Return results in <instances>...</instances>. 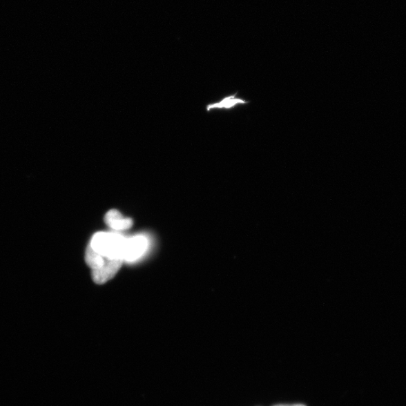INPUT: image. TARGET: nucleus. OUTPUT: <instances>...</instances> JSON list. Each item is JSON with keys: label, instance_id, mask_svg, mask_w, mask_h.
<instances>
[{"label": "nucleus", "instance_id": "nucleus-6", "mask_svg": "<svg viewBox=\"0 0 406 406\" xmlns=\"http://www.w3.org/2000/svg\"><path fill=\"white\" fill-rule=\"evenodd\" d=\"M248 104L247 101H245L242 99L236 98L235 95L227 97L224 99L221 103L209 105L208 107V110L214 108H231L237 104Z\"/></svg>", "mask_w": 406, "mask_h": 406}, {"label": "nucleus", "instance_id": "nucleus-1", "mask_svg": "<svg viewBox=\"0 0 406 406\" xmlns=\"http://www.w3.org/2000/svg\"><path fill=\"white\" fill-rule=\"evenodd\" d=\"M126 239L115 233H96L90 242L93 249L107 259H122Z\"/></svg>", "mask_w": 406, "mask_h": 406}, {"label": "nucleus", "instance_id": "nucleus-5", "mask_svg": "<svg viewBox=\"0 0 406 406\" xmlns=\"http://www.w3.org/2000/svg\"><path fill=\"white\" fill-rule=\"evenodd\" d=\"M106 258L92 249L90 244L86 250V260L89 267L97 269L105 264Z\"/></svg>", "mask_w": 406, "mask_h": 406}, {"label": "nucleus", "instance_id": "nucleus-7", "mask_svg": "<svg viewBox=\"0 0 406 406\" xmlns=\"http://www.w3.org/2000/svg\"><path fill=\"white\" fill-rule=\"evenodd\" d=\"M274 406H306L302 404H293V405H276Z\"/></svg>", "mask_w": 406, "mask_h": 406}, {"label": "nucleus", "instance_id": "nucleus-4", "mask_svg": "<svg viewBox=\"0 0 406 406\" xmlns=\"http://www.w3.org/2000/svg\"><path fill=\"white\" fill-rule=\"evenodd\" d=\"M105 222L115 231L130 229L133 224L132 219L124 218L119 211L115 209L108 211L105 216Z\"/></svg>", "mask_w": 406, "mask_h": 406}, {"label": "nucleus", "instance_id": "nucleus-3", "mask_svg": "<svg viewBox=\"0 0 406 406\" xmlns=\"http://www.w3.org/2000/svg\"><path fill=\"white\" fill-rule=\"evenodd\" d=\"M148 242L145 237L137 235L126 240L124 250L123 260L134 261L139 258L147 249Z\"/></svg>", "mask_w": 406, "mask_h": 406}, {"label": "nucleus", "instance_id": "nucleus-2", "mask_svg": "<svg viewBox=\"0 0 406 406\" xmlns=\"http://www.w3.org/2000/svg\"><path fill=\"white\" fill-rule=\"evenodd\" d=\"M124 261L122 259L106 258L103 267L92 270L93 280L97 284H104L111 280L121 269Z\"/></svg>", "mask_w": 406, "mask_h": 406}]
</instances>
